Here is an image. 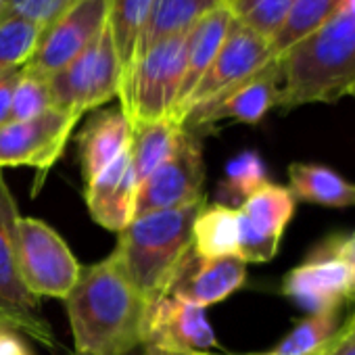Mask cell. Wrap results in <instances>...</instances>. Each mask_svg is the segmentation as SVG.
<instances>
[{
    "mask_svg": "<svg viewBox=\"0 0 355 355\" xmlns=\"http://www.w3.org/2000/svg\"><path fill=\"white\" fill-rule=\"evenodd\" d=\"M297 209L288 187L266 184L239 207V257L245 263H266L276 257L286 226Z\"/></svg>",
    "mask_w": 355,
    "mask_h": 355,
    "instance_id": "11",
    "label": "cell"
},
{
    "mask_svg": "<svg viewBox=\"0 0 355 355\" xmlns=\"http://www.w3.org/2000/svg\"><path fill=\"white\" fill-rule=\"evenodd\" d=\"M280 103V61L274 59L263 69L222 92L220 96L195 107L184 117L187 130H199L224 119L257 125Z\"/></svg>",
    "mask_w": 355,
    "mask_h": 355,
    "instance_id": "14",
    "label": "cell"
},
{
    "mask_svg": "<svg viewBox=\"0 0 355 355\" xmlns=\"http://www.w3.org/2000/svg\"><path fill=\"white\" fill-rule=\"evenodd\" d=\"M340 309L343 307H332L309 313L272 349L245 355H322L345 324Z\"/></svg>",
    "mask_w": 355,
    "mask_h": 355,
    "instance_id": "25",
    "label": "cell"
},
{
    "mask_svg": "<svg viewBox=\"0 0 355 355\" xmlns=\"http://www.w3.org/2000/svg\"><path fill=\"white\" fill-rule=\"evenodd\" d=\"M280 61V109L336 103L355 88V0L338 9Z\"/></svg>",
    "mask_w": 355,
    "mask_h": 355,
    "instance_id": "2",
    "label": "cell"
},
{
    "mask_svg": "<svg viewBox=\"0 0 355 355\" xmlns=\"http://www.w3.org/2000/svg\"><path fill=\"white\" fill-rule=\"evenodd\" d=\"M268 184V165L257 150H243L226 163L222 182L218 184L220 205H243L255 191Z\"/></svg>",
    "mask_w": 355,
    "mask_h": 355,
    "instance_id": "26",
    "label": "cell"
},
{
    "mask_svg": "<svg viewBox=\"0 0 355 355\" xmlns=\"http://www.w3.org/2000/svg\"><path fill=\"white\" fill-rule=\"evenodd\" d=\"M0 355H30V351L13 330H0Z\"/></svg>",
    "mask_w": 355,
    "mask_h": 355,
    "instance_id": "36",
    "label": "cell"
},
{
    "mask_svg": "<svg viewBox=\"0 0 355 355\" xmlns=\"http://www.w3.org/2000/svg\"><path fill=\"white\" fill-rule=\"evenodd\" d=\"M320 249H324L326 253H332L336 257H340L353 272V282H355V230L351 232H332L326 234L322 241L315 243Z\"/></svg>",
    "mask_w": 355,
    "mask_h": 355,
    "instance_id": "33",
    "label": "cell"
},
{
    "mask_svg": "<svg viewBox=\"0 0 355 355\" xmlns=\"http://www.w3.org/2000/svg\"><path fill=\"white\" fill-rule=\"evenodd\" d=\"M19 209L0 171V305L28 322H44L36 315L40 299L28 291L19 274L17 259Z\"/></svg>",
    "mask_w": 355,
    "mask_h": 355,
    "instance_id": "16",
    "label": "cell"
},
{
    "mask_svg": "<svg viewBox=\"0 0 355 355\" xmlns=\"http://www.w3.org/2000/svg\"><path fill=\"white\" fill-rule=\"evenodd\" d=\"M53 109V94L49 78L36 76L21 67V73L13 88L9 121H26Z\"/></svg>",
    "mask_w": 355,
    "mask_h": 355,
    "instance_id": "30",
    "label": "cell"
},
{
    "mask_svg": "<svg viewBox=\"0 0 355 355\" xmlns=\"http://www.w3.org/2000/svg\"><path fill=\"white\" fill-rule=\"evenodd\" d=\"M111 0H76L42 30L38 46L24 69L51 78L76 59L107 26Z\"/></svg>",
    "mask_w": 355,
    "mask_h": 355,
    "instance_id": "10",
    "label": "cell"
},
{
    "mask_svg": "<svg viewBox=\"0 0 355 355\" xmlns=\"http://www.w3.org/2000/svg\"><path fill=\"white\" fill-rule=\"evenodd\" d=\"M351 96H355V88H353V90H351Z\"/></svg>",
    "mask_w": 355,
    "mask_h": 355,
    "instance_id": "39",
    "label": "cell"
},
{
    "mask_svg": "<svg viewBox=\"0 0 355 355\" xmlns=\"http://www.w3.org/2000/svg\"><path fill=\"white\" fill-rule=\"evenodd\" d=\"M184 130V123L175 121L173 117L132 123L130 157L136 187L175 153Z\"/></svg>",
    "mask_w": 355,
    "mask_h": 355,
    "instance_id": "21",
    "label": "cell"
},
{
    "mask_svg": "<svg viewBox=\"0 0 355 355\" xmlns=\"http://www.w3.org/2000/svg\"><path fill=\"white\" fill-rule=\"evenodd\" d=\"M282 295L309 313L343 307L345 301H355L353 272L340 257L313 245L307 257L284 276Z\"/></svg>",
    "mask_w": 355,
    "mask_h": 355,
    "instance_id": "13",
    "label": "cell"
},
{
    "mask_svg": "<svg viewBox=\"0 0 355 355\" xmlns=\"http://www.w3.org/2000/svg\"><path fill=\"white\" fill-rule=\"evenodd\" d=\"M203 184L205 163L201 142L191 130H184L175 153L136 187L134 220L155 211L205 203Z\"/></svg>",
    "mask_w": 355,
    "mask_h": 355,
    "instance_id": "8",
    "label": "cell"
},
{
    "mask_svg": "<svg viewBox=\"0 0 355 355\" xmlns=\"http://www.w3.org/2000/svg\"><path fill=\"white\" fill-rule=\"evenodd\" d=\"M0 330H13V332H26L28 336L36 338L38 343L46 345V347H55L57 340H55V334L53 330L49 328L46 322H28L15 313H11L9 309H5L3 305H0Z\"/></svg>",
    "mask_w": 355,
    "mask_h": 355,
    "instance_id": "32",
    "label": "cell"
},
{
    "mask_svg": "<svg viewBox=\"0 0 355 355\" xmlns=\"http://www.w3.org/2000/svg\"><path fill=\"white\" fill-rule=\"evenodd\" d=\"M78 121V117L53 107L34 119L3 123L0 125V169L17 165L34 167L40 173L36 180V189H40L44 175L61 159Z\"/></svg>",
    "mask_w": 355,
    "mask_h": 355,
    "instance_id": "9",
    "label": "cell"
},
{
    "mask_svg": "<svg viewBox=\"0 0 355 355\" xmlns=\"http://www.w3.org/2000/svg\"><path fill=\"white\" fill-rule=\"evenodd\" d=\"M21 69H11L0 73V125L9 121L11 113V98H13V88L19 78Z\"/></svg>",
    "mask_w": 355,
    "mask_h": 355,
    "instance_id": "35",
    "label": "cell"
},
{
    "mask_svg": "<svg viewBox=\"0 0 355 355\" xmlns=\"http://www.w3.org/2000/svg\"><path fill=\"white\" fill-rule=\"evenodd\" d=\"M5 5H7V0H0V17H3V11H5Z\"/></svg>",
    "mask_w": 355,
    "mask_h": 355,
    "instance_id": "38",
    "label": "cell"
},
{
    "mask_svg": "<svg viewBox=\"0 0 355 355\" xmlns=\"http://www.w3.org/2000/svg\"><path fill=\"white\" fill-rule=\"evenodd\" d=\"M322 355H355V313L345 320L338 336L328 345Z\"/></svg>",
    "mask_w": 355,
    "mask_h": 355,
    "instance_id": "34",
    "label": "cell"
},
{
    "mask_svg": "<svg viewBox=\"0 0 355 355\" xmlns=\"http://www.w3.org/2000/svg\"><path fill=\"white\" fill-rule=\"evenodd\" d=\"M136 178L130 146L86 184V205L96 224L121 232L134 220Z\"/></svg>",
    "mask_w": 355,
    "mask_h": 355,
    "instance_id": "17",
    "label": "cell"
},
{
    "mask_svg": "<svg viewBox=\"0 0 355 355\" xmlns=\"http://www.w3.org/2000/svg\"><path fill=\"white\" fill-rule=\"evenodd\" d=\"M203 205L155 211L132 220L119 232L113 253L146 307L169 293L193 251V224Z\"/></svg>",
    "mask_w": 355,
    "mask_h": 355,
    "instance_id": "3",
    "label": "cell"
},
{
    "mask_svg": "<svg viewBox=\"0 0 355 355\" xmlns=\"http://www.w3.org/2000/svg\"><path fill=\"white\" fill-rule=\"evenodd\" d=\"M53 107L73 117L96 109L119 94L121 69L109 26L63 69L49 78Z\"/></svg>",
    "mask_w": 355,
    "mask_h": 355,
    "instance_id": "5",
    "label": "cell"
},
{
    "mask_svg": "<svg viewBox=\"0 0 355 355\" xmlns=\"http://www.w3.org/2000/svg\"><path fill=\"white\" fill-rule=\"evenodd\" d=\"M274 59L278 57L274 55L272 42L268 38L234 21L214 63L209 65V69L205 71V76L193 90V94L189 96L184 111H182V123L191 109L220 96L222 92L230 90L232 86L241 84L243 80L263 69Z\"/></svg>",
    "mask_w": 355,
    "mask_h": 355,
    "instance_id": "12",
    "label": "cell"
},
{
    "mask_svg": "<svg viewBox=\"0 0 355 355\" xmlns=\"http://www.w3.org/2000/svg\"><path fill=\"white\" fill-rule=\"evenodd\" d=\"M65 305L82 355H128L140 347L146 303L115 253L82 268Z\"/></svg>",
    "mask_w": 355,
    "mask_h": 355,
    "instance_id": "1",
    "label": "cell"
},
{
    "mask_svg": "<svg viewBox=\"0 0 355 355\" xmlns=\"http://www.w3.org/2000/svg\"><path fill=\"white\" fill-rule=\"evenodd\" d=\"M338 5H340V0H295L284 24L272 38L274 55L282 57L297 42L313 34L324 21L332 17Z\"/></svg>",
    "mask_w": 355,
    "mask_h": 355,
    "instance_id": "27",
    "label": "cell"
},
{
    "mask_svg": "<svg viewBox=\"0 0 355 355\" xmlns=\"http://www.w3.org/2000/svg\"><path fill=\"white\" fill-rule=\"evenodd\" d=\"M232 26H234V17H232L228 5L224 3L218 9L209 11L205 17H201L189 30L184 78H182L180 94H178V101H175V107L171 113V117L175 121L182 123V111H184L189 96L193 94V90L197 88V84L201 82V78L205 76V71L214 63V59L220 53L222 44L226 42Z\"/></svg>",
    "mask_w": 355,
    "mask_h": 355,
    "instance_id": "18",
    "label": "cell"
},
{
    "mask_svg": "<svg viewBox=\"0 0 355 355\" xmlns=\"http://www.w3.org/2000/svg\"><path fill=\"white\" fill-rule=\"evenodd\" d=\"M218 347L205 307L175 295L146 307L140 340L144 355H214Z\"/></svg>",
    "mask_w": 355,
    "mask_h": 355,
    "instance_id": "7",
    "label": "cell"
},
{
    "mask_svg": "<svg viewBox=\"0 0 355 355\" xmlns=\"http://www.w3.org/2000/svg\"><path fill=\"white\" fill-rule=\"evenodd\" d=\"M17 259L24 284L38 299H67L82 274V266L59 232L36 218L17 222Z\"/></svg>",
    "mask_w": 355,
    "mask_h": 355,
    "instance_id": "6",
    "label": "cell"
},
{
    "mask_svg": "<svg viewBox=\"0 0 355 355\" xmlns=\"http://www.w3.org/2000/svg\"><path fill=\"white\" fill-rule=\"evenodd\" d=\"M293 3L295 0H226L236 24L257 32L270 42L284 24Z\"/></svg>",
    "mask_w": 355,
    "mask_h": 355,
    "instance_id": "29",
    "label": "cell"
},
{
    "mask_svg": "<svg viewBox=\"0 0 355 355\" xmlns=\"http://www.w3.org/2000/svg\"><path fill=\"white\" fill-rule=\"evenodd\" d=\"M193 253L199 259L239 255V209L203 205L193 224Z\"/></svg>",
    "mask_w": 355,
    "mask_h": 355,
    "instance_id": "23",
    "label": "cell"
},
{
    "mask_svg": "<svg viewBox=\"0 0 355 355\" xmlns=\"http://www.w3.org/2000/svg\"><path fill=\"white\" fill-rule=\"evenodd\" d=\"M288 191L297 201L328 209L355 207V182L322 163H291Z\"/></svg>",
    "mask_w": 355,
    "mask_h": 355,
    "instance_id": "20",
    "label": "cell"
},
{
    "mask_svg": "<svg viewBox=\"0 0 355 355\" xmlns=\"http://www.w3.org/2000/svg\"><path fill=\"white\" fill-rule=\"evenodd\" d=\"M42 28L19 17H0V73L21 69L32 59Z\"/></svg>",
    "mask_w": 355,
    "mask_h": 355,
    "instance_id": "28",
    "label": "cell"
},
{
    "mask_svg": "<svg viewBox=\"0 0 355 355\" xmlns=\"http://www.w3.org/2000/svg\"><path fill=\"white\" fill-rule=\"evenodd\" d=\"M128 355H144L142 351H132V353H128ZM214 355H236V353H214Z\"/></svg>",
    "mask_w": 355,
    "mask_h": 355,
    "instance_id": "37",
    "label": "cell"
},
{
    "mask_svg": "<svg viewBox=\"0 0 355 355\" xmlns=\"http://www.w3.org/2000/svg\"><path fill=\"white\" fill-rule=\"evenodd\" d=\"M187 65V34L171 36L148 46L119 92L121 111L130 125L171 117L180 94Z\"/></svg>",
    "mask_w": 355,
    "mask_h": 355,
    "instance_id": "4",
    "label": "cell"
},
{
    "mask_svg": "<svg viewBox=\"0 0 355 355\" xmlns=\"http://www.w3.org/2000/svg\"><path fill=\"white\" fill-rule=\"evenodd\" d=\"M153 5H155V0H111V5H109L107 26L111 30L115 51L119 57V69H121L119 92L125 86L134 69V63L138 59V49H140L144 30L150 19Z\"/></svg>",
    "mask_w": 355,
    "mask_h": 355,
    "instance_id": "22",
    "label": "cell"
},
{
    "mask_svg": "<svg viewBox=\"0 0 355 355\" xmlns=\"http://www.w3.org/2000/svg\"><path fill=\"white\" fill-rule=\"evenodd\" d=\"M73 3L76 0H7L3 17L28 19L44 30Z\"/></svg>",
    "mask_w": 355,
    "mask_h": 355,
    "instance_id": "31",
    "label": "cell"
},
{
    "mask_svg": "<svg viewBox=\"0 0 355 355\" xmlns=\"http://www.w3.org/2000/svg\"><path fill=\"white\" fill-rule=\"evenodd\" d=\"M226 0H155L148 26L144 30L138 57L155 42L171 36L189 34V30L209 11L224 5ZM136 65V63H134Z\"/></svg>",
    "mask_w": 355,
    "mask_h": 355,
    "instance_id": "24",
    "label": "cell"
},
{
    "mask_svg": "<svg viewBox=\"0 0 355 355\" xmlns=\"http://www.w3.org/2000/svg\"><path fill=\"white\" fill-rule=\"evenodd\" d=\"M130 140L132 125L121 107L94 115L78 136L84 182L88 184L94 180L111 161H115L130 146Z\"/></svg>",
    "mask_w": 355,
    "mask_h": 355,
    "instance_id": "19",
    "label": "cell"
},
{
    "mask_svg": "<svg viewBox=\"0 0 355 355\" xmlns=\"http://www.w3.org/2000/svg\"><path fill=\"white\" fill-rule=\"evenodd\" d=\"M247 282V263L239 255L199 259L193 251L178 272L167 295L209 307L222 303Z\"/></svg>",
    "mask_w": 355,
    "mask_h": 355,
    "instance_id": "15",
    "label": "cell"
}]
</instances>
